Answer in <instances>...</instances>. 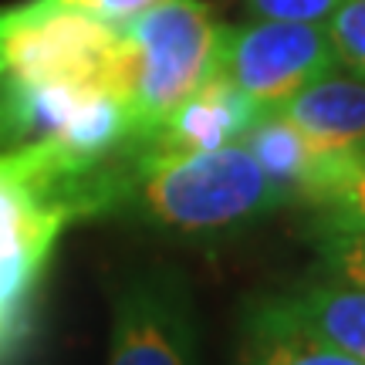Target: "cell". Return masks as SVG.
Segmentation results:
<instances>
[{
    "mask_svg": "<svg viewBox=\"0 0 365 365\" xmlns=\"http://www.w3.org/2000/svg\"><path fill=\"white\" fill-rule=\"evenodd\" d=\"M115 193L118 159L88 163L51 139L0 149V362L31 331L61 234L112 217Z\"/></svg>",
    "mask_w": 365,
    "mask_h": 365,
    "instance_id": "cell-1",
    "label": "cell"
},
{
    "mask_svg": "<svg viewBox=\"0 0 365 365\" xmlns=\"http://www.w3.org/2000/svg\"><path fill=\"white\" fill-rule=\"evenodd\" d=\"M291 203L267 176L247 143L207 153L135 159L118 196V213L173 230V234H223L261 220Z\"/></svg>",
    "mask_w": 365,
    "mask_h": 365,
    "instance_id": "cell-2",
    "label": "cell"
},
{
    "mask_svg": "<svg viewBox=\"0 0 365 365\" xmlns=\"http://www.w3.org/2000/svg\"><path fill=\"white\" fill-rule=\"evenodd\" d=\"M220 27L200 0H166L118 24L112 91L129 108L139 153L153 132L217 71Z\"/></svg>",
    "mask_w": 365,
    "mask_h": 365,
    "instance_id": "cell-3",
    "label": "cell"
},
{
    "mask_svg": "<svg viewBox=\"0 0 365 365\" xmlns=\"http://www.w3.org/2000/svg\"><path fill=\"white\" fill-rule=\"evenodd\" d=\"M335 71V54L322 24L250 21L220 27L217 75L264 108H277L294 91Z\"/></svg>",
    "mask_w": 365,
    "mask_h": 365,
    "instance_id": "cell-4",
    "label": "cell"
},
{
    "mask_svg": "<svg viewBox=\"0 0 365 365\" xmlns=\"http://www.w3.org/2000/svg\"><path fill=\"white\" fill-rule=\"evenodd\" d=\"M200 328L193 298L176 271L132 274L112 298L108 365H196Z\"/></svg>",
    "mask_w": 365,
    "mask_h": 365,
    "instance_id": "cell-5",
    "label": "cell"
},
{
    "mask_svg": "<svg viewBox=\"0 0 365 365\" xmlns=\"http://www.w3.org/2000/svg\"><path fill=\"white\" fill-rule=\"evenodd\" d=\"M264 112H267L264 105L247 98L240 88H234L223 75L213 71L153 132V139L143 145L139 156L156 159V156H180V153H207V149L240 143Z\"/></svg>",
    "mask_w": 365,
    "mask_h": 365,
    "instance_id": "cell-6",
    "label": "cell"
},
{
    "mask_svg": "<svg viewBox=\"0 0 365 365\" xmlns=\"http://www.w3.org/2000/svg\"><path fill=\"white\" fill-rule=\"evenodd\" d=\"M274 112L298 125L322 153H362L365 149V78L328 71L294 91Z\"/></svg>",
    "mask_w": 365,
    "mask_h": 365,
    "instance_id": "cell-7",
    "label": "cell"
},
{
    "mask_svg": "<svg viewBox=\"0 0 365 365\" xmlns=\"http://www.w3.org/2000/svg\"><path fill=\"white\" fill-rule=\"evenodd\" d=\"M267 301L308 335L365 365V287L322 277Z\"/></svg>",
    "mask_w": 365,
    "mask_h": 365,
    "instance_id": "cell-8",
    "label": "cell"
},
{
    "mask_svg": "<svg viewBox=\"0 0 365 365\" xmlns=\"http://www.w3.org/2000/svg\"><path fill=\"white\" fill-rule=\"evenodd\" d=\"M237 365H362L352 355L308 335L267 298L254 301L244 318Z\"/></svg>",
    "mask_w": 365,
    "mask_h": 365,
    "instance_id": "cell-9",
    "label": "cell"
},
{
    "mask_svg": "<svg viewBox=\"0 0 365 365\" xmlns=\"http://www.w3.org/2000/svg\"><path fill=\"white\" fill-rule=\"evenodd\" d=\"M298 203L312 210V230H365V149L322 153Z\"/></svg>",
    "mask_w": 365,
    "mask_h": 365,
    "instance_id": "cell-10",
    "label": "cell"
},
{
    "mask_svg": "<svg viewBox=\"0 0 365 365\" xmlns=\"http://www.w3.org/2000/svg\"><path fill=\"white\" fill-rule=\"evenodd\" d=\"M240 143H247V149L257 156V163L267 170V176L291 196V203L301 196L304 182L312 180L314 166L322 159V149L274 108H267L254 122V129Z\"/></svg>",
    "mask_w": 365,
    "mask_h": 365,
    "instance_id": "cell-11",
    "label": "cell"
},
{
    "mask_svg": "<svg viewBox=\"0 0 365 365\" xmlns=\"http://www.w3.org/2000/svg\"><path fill=\"white\" fill-rule=\"evenodd\" d=\"M318 274L365 287V230H312Z\"/></svg>",
    "mask_w": 365,
    "mask_h": 365,
    "instance_id": "cell-12",
    "label": "cell"
},
{
    "mask_svg": "<svg viewBox=\"0 0 365 365\" xmlns=\"http://www.w3.org/2000/svg\"><path fill=\"white\" fill-rule=\"evenodd\" d=\"M335 65L365 78V0H339L325 21Z\"/></svg>",
    "mask_w": 365,
    "mask_h": 365,
    "instance_id": "cell-13",
    "label": "cell"
},
{
    "mask_svg": "<svg viewBox=\"0 0 365 365\" xmlns=\"http://www.w3.org/2000/svg\"><path fill=\"white\" fill-rule=\"evenodd\" d=\"M257 21H294V24H322L339 7V0H244Z\"/></svg>",
    "mask_w": 365,
    "mask_h": 365,
    "instance_id": "cell-14",
    "label": "cell"
},
{
    "mask_svg": "<svg viewBox=\"0 0 365 365\" xmlns=\"http://www.w3.org/2000/svg\"><path fill=\"white\" fill-rule=\"evenodd\" d=\"M41 7H51V11H78L88 14V17H98V21H108V24H125L139 14L153 11L166 0H38Z\"/></svg>",
    "mask_w": 365,
    "mask_h": 365,
    "instance_id": "cell-15",
    "label": "cell"
},
{
    "mask_svg": "<svg viewBox=\"0 0 365 365\" xmlns=\"http://www.w3.org/2000/svg\"><path fill=\"white\" fill-rule=\"evenodd\" d=\"M11 34H14V7L0 11V75L7 71V58H11Z\"/></svg>",
    "mask_w": 365,
    "mask_h": 365,
    "instance_id": "cell-16",
    "label": "cell"
}]
</instances>
